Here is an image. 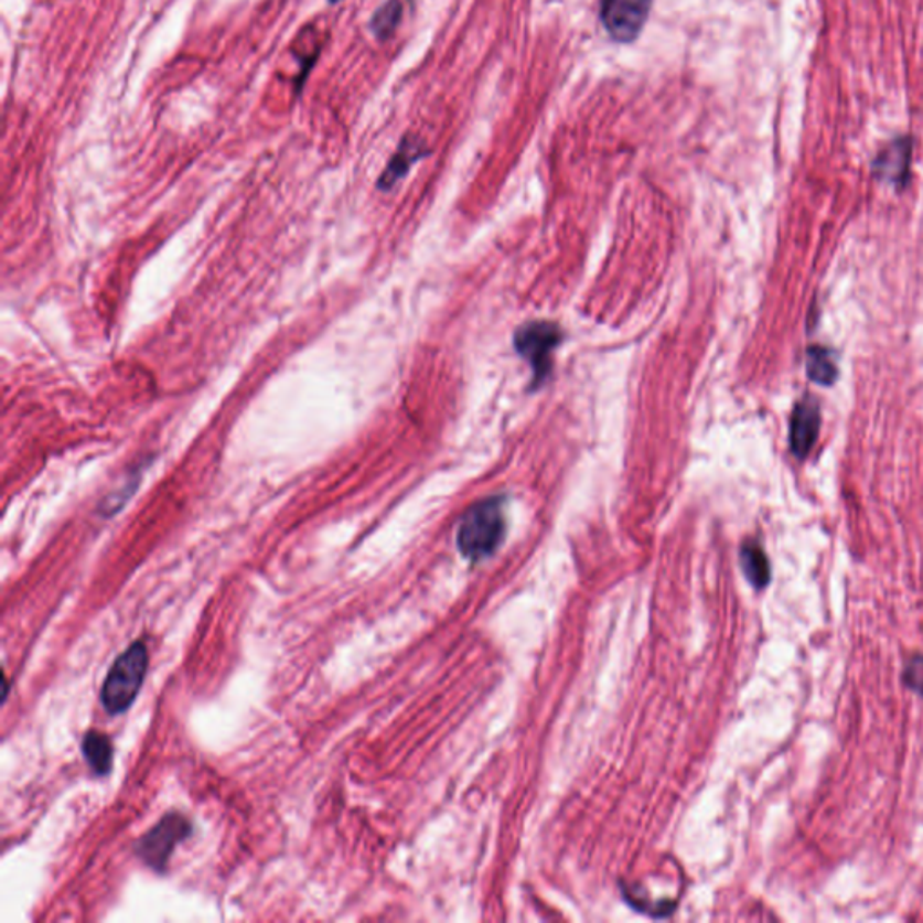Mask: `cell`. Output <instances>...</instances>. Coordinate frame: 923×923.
I'll list each match as a JSON object with an SVG mask.
<instances>
[{"mask_svg": "<svg viewBox=\"0 0 923 923\" xmlns=\"http://www.w3.org/2000/svg\"><path fill=\"white\" fill-rule=\"evenodd\" d=\"M505 536L504 500L487 498L473 505L460 522L457 545L465 558L476 564L490 558Z\"/></svg>", "mask_w": 923, "mask_h": 923, "instance_id": "1", "label": "cell"}, {"mask_svg": "<svg viewBox=\"0 0 923 923\" xmlns=\"http://www.w3.org/2000/svg\"><path fill=\"white\" fill-rule=\"evenodd\" d=\"M149 669V650L143 641H136L125 650L105 678L101 701L110 715H121L138 698Z\"/></svg>", "mask_w": 923, "mask_h": 923, "instance_id": "2", "label": "cell"}, {"mask_svg": "<svg viewBox=\"0 0 923 923\" xmlns=\"http://www.w3.org/2000/svg\"><path fill=\"white\" fill-rule=\"evenodd\" d=\"M192 825L181 814L164 815L158 825L144 835L136 846V854L144 865L155 871H164L169 865L170 855L184 839H189Z\"/></svg>", "mask_w": 923, "mask_h": 923, "instance_id": "3", "label": "cell"}, {"mask_svg": "<svg viewBox=\"0 0 923 923\" xmlns=\"http://www.w3.org/2000/svg\"><path fill=\"white\" fill-rule=\"evenodd\" d=\"M561 341L558 325L548 321H533L516 332L514 345L516 351L530 363L534 371V383L541 385L550 372V354Z\"/></svg>", "mask_w": 923, "mask_h": 923, "instance_id": "4", "label": "cell"}, {"mask_svg": "<svg viewBox=\"0 0 923 923\" xmlns=\"http://www.w3.org/2000/svg\"><path fill=\"white\" fill-rule=\"evenodd\" d=\"M652 0H601V20L618 42H632L646 24Z\"/></svg>", "mask_w": 923, "mask_h": 923, "instance_id": "5", "label": "cell"}, {"mask_svg": "<svg viewBox=\"0 0 923 923\" xmlns=\"http://www.w3.org/2000/svg\"><path fill=\"white\" fill-rule=\"evenodd\" d=\"M819 403L806 397L795 405L791 420V448L797 459H805L819 437Z\"/></svg>", "mask_w": 923, "mask_h": 923, "instance_id": "6", "label": "cell"}, {"mask_svg": "<svg viewBox=\"0 0 923 923\" xmlns=\"http://www.w3.org/2000/svg\"><path fill=\"white\" fill-rule=\"evenodd\" d=\"M740 559L741 568H743V572H745L747 579L751 581L752 587L761 590V588L771 583V564H769L765 550L760 545L755 541H747L741 547Z\"/></svg>", "mask_w": 923, "mask_h": 923, "instance_id": "7", "label": "cell"}, {"mask_svg": "<svg viewBox=\"0 0 923 923\" xmlns=\"http://www.w3.org/2000/svg\"><path fill=\"white\" fill-rule=\"evenodd\" d=\"M82 751H84L85 760L96 774H109L114 760L112 743H110L109 736L96 731L87 732L84 743H82Z\"/></svg>", "mask_w": 923, "mask_h": 923, "instance_id": "8", "label": "cell"}, {"mask_svg": "<svg viewBox=\"0 0 923 923\" xmlns=\"http://www.w3.org/2000/svg\"><path fill=\"white\" fill-rule=\"evenodd\" d=\"M806 374L817 385L829 386L837 379L834 354L825 346H812L806 352Z\"/></svg>", "mask_w": 923, "mask_h": 923, "instance_id": "9", "label": "cell"}, {"mask_svg": "<svg viewBox=\"0 0 923 923\" xmlns=\"http://www.w3.org/2000/svg\"><path fill=\"white\" fill-rule=\"evenodd\" d=\"M908 149L894 144L893 149L880 155L879 161H877V172H879L880 178L889 179L891 183L904 181L905 173H908Z\"/></svg>", "mask_w": 923, "mask_h": 923, "instance_id": "10", "label": "cell"}, {"mask_svg": "<svg viewBox=\"0 0 923 923\" xmlns=\"http://www.w3.org/2000/svg\"><path fill=\"white\" fill-rule=\"evenodd\" d=\"M415 159H417V153H414V147L410 144H403V149L399 150L394 161H391L390 167L386 170L385 175L380 178L379 186L383 190H388L390 186H394L397 179L403 178L408 169H410V164L414 163Z\"/></svg>", "mask_w": 923, "mask_h": 923, "instance_id": "11", "label": "cell"}, {"mask_svg": "<svg viewBox=\"0 0 923 923\" xmlns=\"http://www.w3.org/2000/svg\"><path fill=\"white\" fill-rule=\"evenodd\" d=\"M400 8L397 2L386 4L383 10L374 17V31L377 35L386 36L396 28L397 20H399Z\"/></svg>", "mask_w": 923, "mask_h": 923, "instance_id": "12", "label": "cell"}, {"mask_svg": "<svg viewBox=\"0 0 923 923\" xmlns=\"http://www.w3.org/2000/svg\"><path fill=\"white\" fill-rule=\"evenodd\" d=\"M904 680L913 691L923 695V655L911 658L905 666Z\"/></svg>", "mask_w": 923, "mask_h": 923, "instance_id": "13", "label": "cell"}, {"mask_svg": "<svg viewBox=\"0 0 923 923\" xmlns=\"http://www.w3.org/2000/svg\"><path fill=\"white\" fill-rule=\"evenodd\" d=\"M329 2H340V0H329Z\"/></svg>", "mask_w": 923, "mask_h": 923, "instance_id": "14", "label": "cell"}]
</instances>
